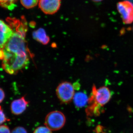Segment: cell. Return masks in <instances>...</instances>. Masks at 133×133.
Returning <instances> with one entry per match:
<instances>
[{"instance_id":"cell-21","label":"cell","mask_w":133,"mask_h":133,"mask_svg":"<svg viewBox=\"0 0 133 133\" xmlns=\"http://www.w3.org/2000/svg\"></svg>"},{"instance_id":"cell-4","label":"cell","mask_w":133,"mask_h":133,"mask_svg":"<svg viewBox=\"0 0 133 133\" xmlns=\"http://www.w3.org/2000/svg\"><path fill=\"white\" fill-rule=\"evenodd\" d=\"M66 122L64 115L59 111L50 112L45 118L44 124L51 131L59 130L64 126Z\"/></svg>"},{"instance_id":"cell-6","label":"cell","mask_w":133,"mask_h":133,"mask_svg":"<svg viewBox=\"0 0 133 133\" xmlns=\"http://www.w3.org/2000/svg\"><path fill=\"white\" fill-rule=\"evenodd\" d=\"M61 0H39L38 6L46 15L56 14L61 6Z\"/></svg>"},{"instance_id":"cell-16","label":"cell","mask_w":133,"mask_h":133,"mask_svg":"<svg viewBox=\"0 0 133 133\" xmlns=\"http://www.w3.org/2000/svg\"><path fill=\"white\" fill-rule=\"evenodd\" d=\"M0 133H11L9 127L5 125H0Z\"/></svg>"},{"instance_id":"cell-2","label":"cell","mask_w":133,"mask_h":133,"mask_svg":"<svg viewBox=\"0 0 133 133\" xmlns=\"http://www.w3.org/2000/svg\"><path fill=\"white\" fill-rule=\"evenodd\" d=\"M111 94L109 88L102 86L97 89L95 85L92 88L89 98L86 114L88 117H97L102 112V108L109 102Z\"/></svg>"},{"instance_id":"cell-18","label":"cell","mask_w":133,"mask_h":133,"mask_svg":"<svg viewBox=\"0 0 133 133\" xmlns=\"http://www.w3.org/2000/svg\"><path fill=\"white\" fill-rule=\"evenodd\" d=\"M4 57V54L3 49L0 48V60H3Z\"/></svg>"},{"instance_id":"cell-3","label":"cell","mask_w":133,"mask_h":133,"mask_svg":"<svg viewBox=\"0 0 133 133\" xmlns=\"http://www.w3.org/2000/svg\"><path fill=\"white\" fill-rule=\"evenodd\" d=\"M77 84H72L68 82L60 83L56 89V94L60 101L67 104L73 99L75 95V90L78 88Z\"/></svg>"},{"instance_id":"cell-17","label":"cell","mask_w":133,"mask_h":133,"mask_svg":"<svg viewBox=\"0 0 133 133\" xmlns=\"http://www.w3.org/2000/svg\"><path fill=\"white\" fill-rule=\"evenodd\" d=\"M5 98V94L4 91L0 88V103L3 101Z\"/></svg>"},{"instance_id":"cell-9","label":"cell","mask_w":133,"mask_h":133,"mask_svg":"<svg viewBox=\"0 0 133 133\" xmlns=\"http://www.w3.org/2000/svg\"><path fill=\"white\" fill-rule=\"evenodd\" d=\"M88 99L89 98L87 95L81 92L76 93L73 98L74 104L78 108L85 106L87 104H88Z\"/></svg>"},{"instance_id":"cell-5","label":"cell","mask_w":133,"mask_h":133,"mask_svg":"<svg viewBox=\"0 0 133 133\" xmlns=\"http://www.w3.org/2000/svg\"><path fill=\"white\" fill-rule=\"evenodd\" d=\"M117 9L125 24H131L133 22V3L129 1L120 2L117 3Z\"/></svg>"},{"instance_id":"cell-7","label":"cell","mask_w":133,"mask_h":133,"mask_svg":"<svg viewBox=\"0 0 133 133\" xmlns=\"http://www.w3.org/2000/svg\"><path fill=\"white\" fill-rule=\"evenodd\" d=\"M13 33V30L10 26L0 19V48L3 49Z\"/></svg>"},{"instance_id":"cell-8","label":"cell","mask_w":133,"mask_h":133,"mask_svg":"<svg viewBox=\"0 0 133 133\" xmlns=\"http://www.w3.org/2000/svg\"><path fill=\"white\" fill-rule=\"evenodd\" d=\"M29 103L24 97L12 101L10 105L12 113L16 115L22 114L26 110Z\"/></svg>"},{"instance_id":"cell-20","label":"cell","mask_w":133,"mask_h":133,"mask_svg":"<svg viewBox=\"0 0 133 133\" xmlns=\"http://www.w3.org/2000/svg\"><path fill=\"white\" fill-rule=\"evenodd\" d=\"M129 1H130V0H129ZM131 2H133V0H131Z\"/></svg>"},{"instance_id":"cell-11","label":"cell","mask_w":133,"mask_h":133,"mask_svg":"<svg viewBox=\"0 0 133 133\" xmlns=\"http://www.w3.org/2000/svg\"><path fill=\"white\" fill-rule=\"evenodd\" d=\"M17 0H0V6L9 10L14 9Z\"/></svg>"},{"instance_id":"cell-13","label":"cell","mask_w":133,"mask_h":133,"mask_svg":"<svg viewBox=\"0 0 133 133\" xmlns=\"http://www.w3.org/2000/svg\"><path fill=\"white\" fill-rule=\"evenodd\" d=\"M33 133H52L51 130L47 127H39L36 128Z\"/></svg>"},{"instance_id":"cell-19","label":"cell","mask_w":133,"mask_h":133,"mask_svg":"<svg viewBox=\"0 0 133 133\" xmlns=\"http://www.w3.org/2000/svg\"><path fill=\"white\" fill-rule=\"evenodd\" d=\"M91 1H92L94 2H99L102 1L103 0H91Z\"/></svg>"},{"instance_id":"cell-1","label":"cell","mask_w":133,"mask_h":133,"mask_svg":"<svg viewBox=\"0 0 133 133\" xmlns=\"http://www.w3.org/2000/svg\"><path fill=\"white\" fill-rule=\"evenodd\" d=\"M6 21L13 33L3 48L4 57L2 66L7 73L13 75L26 68L29 63V50L25 40L27 22L23 16L21 20L8 17Z\"/></svg>"},{"instance_id":"cell-10","label":"cell","mask_w":133,"mask_h":133,"mask_svg":"<svg viewBox=\"0 0 133 133\" xmlns=\"http://www.w3.org/2000/svg\"><path fill=\"white\" fill-rule=\"evenodd\" d=\"M33 38L43 44H47L49 42L50 38L46 35L44 29L40 28L33 32Z\"/></svg>"},{"instance_id":"cell-12","label":"cell","mask_w":133,"mask_h":133,"mask_svg":"<svg viewBox=\"0 0 133 133\" xmlns=\"http://www.w3.org/2000/svg\"><path fill=\"white\" fill-rule=\"evenodd\" d=\"M39 0H20L22 5L25 8L30 9L37 5Z\"/></svg>"},{"instance_id":"cell-14","label":"cell","mask_w":133,"mask_h":133,"mask_svg":"<svg viewBox=\"0 0 133 133\" xmlns=\"http://www.w3.org/2000/svg\"><path fill=\"white\" fill-rule=\"evenodd\" d=\"M8 121L9 119L6 117V115L4 113L1 106L0 105V125Z\"/></svg>"},{"instance_id":"cell-15","label":"cell","mask_w":133,"mask_h":133,"mask_svg":"<svg viewBox=\"0 0 133 133\" xmlns=\"http://www.w3.org/2000/svg\"><path fill=\"white\" fill-rule=\"evenodd\" d=\"M11 133H28V132L24 128L21 127H18L15 128L12 130Z\"/></svg>"}]
</instances>
